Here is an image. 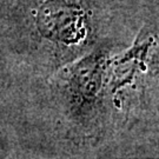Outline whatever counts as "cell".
<instances>
[{
	"mask_svg": "<svg viewBox=\"0 0 159 159\" xmlns=\"http://www.w3.org/2000/svg\"><path fill=\"white\" fill-rule=\"evenodd\" d=\"M106 65L105 54L94 52L64 70L57 79L66 112L75 121H89L99 112Z\"/></svg>",
	"mask_w": 159,
	"mask_h": 159,
	"instance_id": "obj_1",
	"label": "cell"
},
{
	"mask_svg": "<svg viewBox=\"0 0 159 159\" xmlns=\"http://www.w3.org/2000/svg\"><path fill=\"white\" fill-rule=\"evenodd\" d=\"M40 33L56 43L75 44L84 37V12L68 0H47L38 11Z\"/></svg>",
	"mask_w": 159,
	"mask_h": 159,
	"instance_id": "obj_2",
	"label": "cell"
}]
</instances>
